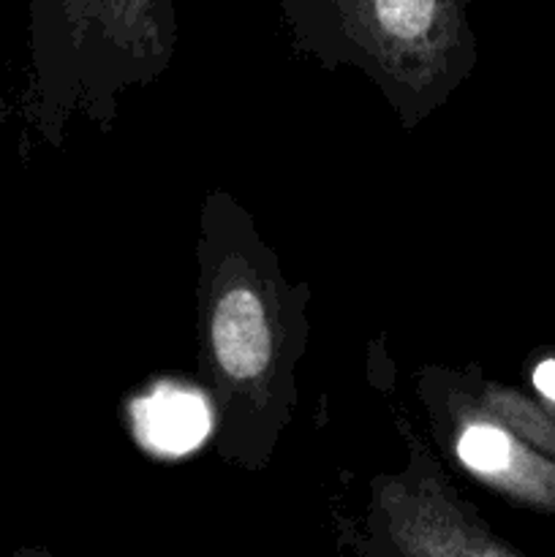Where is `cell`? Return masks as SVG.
Listing matches in <instances>:
<instances>
[{"label":"cell","instance_id":"ba28073f","mask_svg":"<svg viewBox=\"0 0 555 557\" xmlns=\"http://www.w3.org/2000/svg\"><path fill=\"white\" fill-rule=\"evenodd\" d=\"M522 375L531 395L555 413V346H542L522 362Z\"/></svg>","mask_w":555,"mask_h":557},{"label":"cell","instance_id":"6da1fadb","mask_svg":"<svg viewBox=\"0 0 555 557\" xmlns=\"http://www.w3.org/2000/svg\"><path fill=\"white\" fill-rule=\"evenodd\" d=\"M308 283H292L256 218L207 190L196 237V368L215 408L212 451L245 473L270 468L299 408Z\"/></svg>","mask_w":555,"mask_h":557},{"label":"cell","instance_id":"9c48e42d","mask_svg":"<svg viewBox=\"0 0 555 557\" xmlns=\"http://www.w3.org/2000/svg\"><path fill=\"white\" fill-rule=\"evenodd\" d=\"M14 557H63V555H54L44 547H20L14 553Z\"/></svg>","mask_w":555,"mask_h":557},{"label":"cell","instance_id":"8992f818","mask_svg":"<svg viewBox=\"0 0 555 557\" xmlns=\"http://www.w3.org/2000/svg\"><path fill=\"white\" fill-rule=\"evenodd\" d=\"M131 438L156 460H180L212 441L215 408L201 384L158 379L125 403Z\"/></svg>","mask_w":555,"mask_h":557},{"label":"cell","instance_id":"7a4b0ae2","mask_svg":"<svg viewBox=\"0 0 555 557\" xmlns=\"http://www.w3.org/2000/svg\"><path fill=\"white\" fill-rule=\"evenodd\" d=\"M473 0H278L294 52L321 69H357L397 123L419 128L479 63Z\"/></svg>","mask_w":555,"mask_h":557},{"label":"cell","instance_id":"52a82bcc","mask_svg":"<svg viewBox=\"0 0 555 557\" xmlns=\"http://www.w3.org/2000/svg\"><path fill=\"white\" fill-rule=\"evenodd\" d=\"M473 386H477L484 406L501 422L509 424L528 446H533L544 457L555 460V413L536 395H531L528 389H517V386L488 379L477 362H473Z\"/></svg>","mask_w":555,"mask_h":557},{"label":"cell","instance_id":"5b68a950","mask_svg":"<svg viewBox=\"0 0 555 557\" xmlns=\"http://www.w3.org/2000/svg\"><path fill=\"white\" fill-rule=\"evenodd\" d=\"M414 395L428 413L435 446L468 479L517 509L555 517V460L484 406L473 386V362L422 364L414 373Z\"/></svg>","mask_w":555,"mask_h":557},{"label":"cell","instance_id":"3957f363","mask_svg":"<svg viewBox=\"0 0 555 557\" xmlns=\"http://www.w3.org/2000/svg\"><path fill=\"white\" fill-rule=\"evenodd\" d=\"M174 52V0H30L33 128L63 147L71 117L82 114L112 134L125 92L152 85Z\"/></svg>","mask_w":555,"mask_h":557},{"label":"cell","instance_id":"277c9868","mask_svg":"<svg viewBox=\"0 0 555 557\" xmlns=\"http://www.w3.org/2000/svg\"><path fill=\"white\" fill-rule=\"evenodd\" d=\"M397 433L406 444V466L368 482L362 517L346 531L354 555L526 557L462 498L411 422L397 417Z\"/></svg>","mask_w":555,"mask_h":557}]
</instances>
